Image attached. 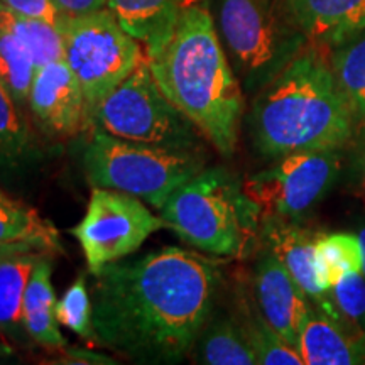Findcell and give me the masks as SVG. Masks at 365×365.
Here are the masks:
<instances>
[{
    "instance_id": "obj_8",
    "label": "cell",
    "mask_w": 365,
    "mask_h": 365,
    "mask_svg": "<svg viewBox=\"0 0 365 365\" xmlns=\"http://www.w3.org/2000/svg\"><path fill=\"white\" fill-rule=\"evenodd\" d=\"M90 124L132 143L200 150L202 134L164 97L148 59L100 102Z\"/></svg>"
},
{
    "instance_id": "obj_4",
    "label": "cell",
    "mask_w": 365,
    "mask_h": 365,
    "mask_svg": "<svg viewBox=\"0 0 365 365\" xmlns=\"http://www.w3.org/2000/svg\"><path fill=\"white\" fill-rule=\"evenodd\" d=\"M180 239L212 257H245L259 244L262 213L244 182L225 168H210L181 185L161 208Z\"/></svg>"
},
{
    "instance_id": "obj_23",
    "label": "cell",
    "mask_w": 365,
    "mask_h": 365,
    "mask_svg": "<svg viewBox=\"0 0 365 365\" xmlns=\"http://www.w3.org/2000/svg\"><path fill=\"white\" fill-rule=\"evenodd\" d=\"M0 27L24 46L33 58L36 70L63 58L61 29L51 22L16 12L0 2Z\"/></svg>"
},
{
    "instance_id": "obj_17",
    "label": "cell",
    "mask_w": 365,
    "mask_h": 365,
    "mask_svg": "<svg viewBox=\"0 0 365 365\" xmlns=\"http://www.w3.org/2000/svg\"><path fill=\"white\" fill-rule=\"evenodd\" d=\"M53 254H46L36 264L31 279L27 282L24 304H22V323L26 335L34 344L48 350L66 349V339L59 331L56 319V294L53 287Z\"/></svg>"
},
{
    "instance_id": "obj_10",
    "label": "cell",
    "mask_w": 365,
    "mask_h": 365,
    "mask_svg": "<svg viewBox=\"0 0 365 365\" xmlns=\"http://www.w3.org/2000/svg\"><path fill=\"white\" fill-rule=\"evenodd\" d=\"M341 170L340 149L303 150L274 159L245 178L244 190L264 217L293 218L309 212L335 185Z\"/></svg>"
},
{
    "instance_id": "obj_2",
    "label": "cell",
    "mask_w": 365,
    "mask_h": 365,
    "mask_svg": "<svg viewBox=\"0 0 365 365\" xmlns=\"http://www.w3.org/2000/svg\"><path fill=\"white\" fill-rule=\"evenodd\" d=\"M148 63L164 97L222 156H234L245 93L207 2L182 11L171 39Z\"/></svg>"
},
{
    "instance_id": "obj_25",
    "label": "cell",
    "mask_w": 365,
    "mask_h": 365,
    "mask_svg": "<svg viewBox=\"0 0 365 365\" xmlns=\"http://www.w3.org/2000/svg\"><path fill=\"white\" fill-rule=\"evenodd\" d=\"M31 149V130L22 105L0 80V158L22 161Z\"/></svg>"
},
{
    "instance_id": "obj_15",
    "label": "cell",
    "mask_w": 365,
    "mask_h": 365,
    "mask_svg": "<svg viewBox=\"0 0 365 365\" xmlns=\"http://www.w3.org/2000/svg\"><path fill=\"white\" fill-rule=\"evenodd\" d=\"M308 43L333 49L365 29V0H281Z\"/></svg>"
},
{
    "instance_id": "obj_22",
    "label": "cell",
    "mask_w": 365,
    "mask_h": 365,
    "mask_svg": "<svg viewBox=\"0 0 365 365\" xmlns=\"http://www.w3.org/2000/svg\"><path fill=\"white\" fill-rule=\"evenodd\" d=\"M328 61L357 127L365 129V29L333 48Z\"/></svg>"
},
{
    "instance_id": "obj_11",
    "label": "cell",
    "mask_w": 365,
    "mask_h": 365,
    "mask_svg": "<svg viewBox=\"0 0 365 365\" xmlns=\"http://www.w3.org/2000/svg\"><path fill=\"white\" fill-rule=\"evenodd\" d=\"M27 107L44 135L65 139L88 127L81 86L63 58L36 70Z\"/></svg>"
},
{
    "instance_id": "obj_30",
    "label": "cell",
    "mask_w": 365,
    "mask_h": 365,
    "mask_svg": "<svg viewBox=\"0 0 365 365\" xmlns=\"http://www.w3.org/2000/svg\"><path fill=\"white\" fill-rule=\"evenodd\" d=\"M63 359L56 364H76V365H115L117 360L103 354L91 352L86 349H73V346H66L63 350Z\"/></svg>"
},
{
    "instance_id": "obj_18",
    "label": "cell",
    "mask_w": 365,
    "mask_h": 365,
    "mask_svg": "<svg viewBox=\"0 0 365 365\" xmlns=\"http://www.w3.org/2000/svg\"><path fill=\"white\" fill-rule=\"evenodd\" d=\"M190 357L203 365H254V349L242 330L235 313L213 309L203 327Z\"/></svg>"
},
{
    "instance_id": "obj_33",
    "label": "cell",
    "mask_w": 365,
    "mask_h": 365,
    "mask_svg": "<svg viewBox=\"0 0 365 365\" xmlns=\"http://www.w3.org/2000/svg\"><path fill=\"white\" fill-rule=\"evenodd\" d=\"M357 234L360 239V245H362V274L365 276V225L360 228Z\"/></svg>"
},
{
    "instance_id": "obj_32",
    "label": "cell",
    "mask_w": 365,
    "mask_h": 365,
    "mask_svg": "<svg viewBox=\"0 0 365 365\" xmlns=\"http://www.w3.org/2000/svg\"><path fill=\"white\" fill-rule=\"evenodd\" d=\"M29 250H41V249H36V247H33V245H27V244L0 245V262H2L4 259L12 257V255H17V254H22V252H29ZM43 252H46V250H43Z\"/></svg>"
},
{
    "instance_id": "obj_16",
    "label": "cell",
    "mask_w": 365,
    "mask_h": 365,
    "mask_svg": "<svg viewBox=\"0 0 365 365\" xmlns=\"http://www.w3.org/2000/svg\"><path fill=\"white\" fill-rule=\"evenodd\" d=\"M200 0H107L117 21L143 44L145 58L161 51L175 33L182 11Z\"/></svg>"
},
{
    "instance_id": "obj_9",
    "label": "cell",
    "mask_w": 365,
    "mask_h": 365,
    "mask_svg": "<svg viewBox=\"0 0 365 365\" xmlns=\"http://www.w3.org/2000/svg\"><path fill=\"white\" fill-rule=\"evenodd\" d=\"M168 228L140 198L110 188H91L85 217L70 234L80 242L90 274L129 257L154 232Z\"/></svg>"
},
{
    "instance_id": "obj_28",
    "label": "cell",
    "mask_w": 365,
    "mask_h": 365,
    "mask_svg": "<svg viewBox=\"0 0 365 365\" xmlns=\"http://www.w3.org/2000/svg\"><path fill=\"white\" fill-rule=\"evenodd\" d=\"M341 317L365 330V276L362 269L346 271L330 289Z\"/></svg>"
},
{
    "instance_id": "obj_27",
    "label": "cell",
    "mask_w": 365,
    "mask_h": 365,
    "mask_svg": "<svg viewBox=\"0 0 365 365\" xmlns=\"http://www.w3.org/2000/svg\"><path fill=\"white\" fill-rule=\"evenodd\" d=\"M56 319L59 325L68 328L80 339L97 344L93 328V303L83 274L76 277V281L56 303Z\"/></svg>"
},
{
    "instance_id": "obj_29",
    "label": "cell",
    "mask_w": 365,
    "mask_h": 365,
    "mask_svg": "<svg viewBox=\"0 0 365 365\" xmlns=\"http://www.w3.org/2000/svg\"><path fill=\"white\" fill-rule=\"evenodd\" d=\"M0 2L6 4L7 7H11L16 12L51 22L59 29H61L63 22L66 19L56 0H0Z\"/></svg>"
},
{
    "instance_id": "obj_14",
    "label": "cell",
    "mask_w": 365,
    "mask_h": 365,
    "mask_svg": "<svg viewBox=\"0 0 365 365\" xmlns=\"http://www.w3.org/2000/svg\"><path fill=\"white\" fill-rule=\"evenodd\" d=\"M298 352L304 365H365V330L313 304L299 330Z\"/></svg>"
},
{
    "instance_id": "obj_31",
    "label": "cell",
    "mask_w": 365,
    "mask_h": 365,
    "mask_svg": "<svg viewBox=\"0 0 365 365\" xmlns=\"http://www.w3.org/2000/svg\"><path fill=\"white\" fill-rule=\"evenodd\" d=\"M56 2L66 17L83 16L107 7V0H56Z\"/></svg>"
},
{
    "instance_id": "obj_24",
    "label": "cell",
    "mask_w": 365,
    "mask_h": 365,
    "mask_svg": "<svg viewBox=\"0 0 365 365\" xmlns=\"http://www.w3.org/2000/svg\"><path fill=\"white\" fill-rule=\"evenodd\" d=\"M314 259H317L319 281L327 291H330L331 286L346 271L362 269V245L359 234L354 232L317 234Z\"/></svg>"
},
{
    "instance_id": "obj_5",
    "label": "cell",
    "mask_w": 365,
    "mask_h": 365,
    "mask_svg": "<svg viewBox=\"0 0 365 365\" xmlns=\"http://www.w3.org/2000/svg\"><path fill=\"white\" fill-rule=\"evenodd\" d=\"M212 16L245 95H257L309 44L281 0H213Z\"/></svg>"
},
{
    "instance_id": "obj_26",
    "label": "cell",
    "mask_w": 365,
    "mask_h": 365,
    "mask_svg": "<svg viewBox=\"0 0 365 365\" xmlns=\"http://www.w3.org/2000/svg\"><path fill=\"white\" fill-rule=\"evenodd\" d=\"M36 65L27 49L0 27V80L7 85L22 107L27 105Z\"/></svg>"
},
{
    "instance_id": "obj_21",
    "label": "cell",
    "mask_w": 365,
    "mask_h": 365,
    "mask_svg": "<svg viewBox=\"0 0 365 365\" xmlns=\"http://www.w3.org/2000/svg\"><path fill=\"white\" fill-rule=\"evenodd\" d=\"M49 252L29 250L0 262V335L6 339H19L26 333L22 323V304L27 282L36 264Z\"/></svg>"
},
{
    "instance_id": "obj_34",
    "label": "cell",
    "mask_w": 365,
    "mask_h": 365,
    "mask_svg": "<svg viewBox=\"0 0 365 365\" xmlns=\"http://www.w3.org/2000/svg\"><path fill=\"white\" fill-rule=\"evenodd\" d=\"M360 180H362V188L365 191V140L362 145V153H360Z\"/></svg>"
},
{
    "instance_id": "obj_13",
    "label": "cell",
    "mask_w": 365,
    "mask_h": 365,
    "mask_svg": "<svg viewBox=\"0 0 365 365\" xmlns=\"http://www.w3.org/2000/svg\"><path fill=\"white\" fill-rule=\"evenodd\" d=\"M314 239L317 234L301 227L293 218H262L259 244L277 255L314 307L333 318H345L333 303L330 291H327L319 281L314 259Z\"/></svg>"
},
{
    "instance_id": "obj_12",
    "label": "cell",
    "mask_w": 365,
    "mask_h": 365,
    "mask_svg": "<svg viewBox=\"0 0 365 365\" xmlns=\"http://www.w3.org/2000/svg\"><path fill=\"white\" fill-rule=\"evenodd\" d=\"M252 284L255 303L269 325L287 344L298 349L299 330L309 309L313 308V301L301 289L277 255L261 244L254 267Z\"/></svg>"
},
{
    "instance_id": "obj_7",
    "label": "cell",
    "mask_w": 365,
    "mask_h": 365,
    "mask_svg": "<svg viewBox=\"0 0 365 365\" xmlns=\"http://www.w3.org/2000/svg\"><path fill=\"white\" fill-rule=\"evenodd\" d=\"M61 36L63 59L83 91L90 125L100 102L144 61V48L108 7L66 17Z\"/></svg>"
},
{
    "instance_id": "obj_6",
    "label": "cell",
    "mask_w": 365,
    "mask_h": 365,
    "mask_svg": "<svg viewBox=\"0 0 365 365\" xmlns=\"http://www.w3.org/2000/svg\"><path fill=\"white\" fill-rule=\"evenodd\" d=\"M83 168L91 188L124 191L161 210L181 185L205 170V158L200 150L132 143L93 127Z\"/></svg>"
},
{
    "instance_id": "obj_20",
    "label": "cell",
    "mask_w": 365,
    "mask_h": 365,
    "mask_svg": "<svg viewBox=\"0 0 365 365\" xmlns=\"http://www.w3.org/2000/svg\"><path fill=\"white\" fill-rule=\"evenodd\" d=\"M235 317L242 330L254 349L257 364L261 365H304L298 349L289 345L264 318L255 298L245 293L244 287L237 289Z\"/></svg>"
},
{
    "instance_id": "obj_1",
    "label": "cell",
    "mask_w": 365,
    "mask_h": 365,
    "mask_svg": "<svg viewBox=\"0 0 365 365\" xmlns=\"http://www.w3.org/2000/svg\"><path fill=\"white\" fill-rule=\"evenodd\" d=\"M91 276L97 344L139 364L188 359L222 286L217 259L181 247L120 259Z\"/></svg>"
},
{
    "instance_id": "obj_19",
    "label": "cell",
    "mask_w": 365,
    "mask_h": 365,
    "mask_svg": "<svg viewBox=\"0 0 365 365\" xmlns=\"http://www.w3.org/2000/svg\"><path fill=\"white\" fill-rule=\"evenodd\" d=\"M27 244L49 254H61L58 228L21 200L0 188V245Z\"/></svg>"
},
{
    "instance_id": "obj_3",
    "label": "cell",
    "mask_w": 365,
    "mask_h": 365,
    "mask_svg": "<svg viewBox=\"0 0 365 365\" xmlns=\"http://www.w3.org/2000/svg\"><path fill=\"white\" fill-rule=\"evenodd\" d=\"M254 148L266 159L341 149L357 127L322 48L308 44L254 95L249 115Z\"/></svg>"
}]
</instances>
